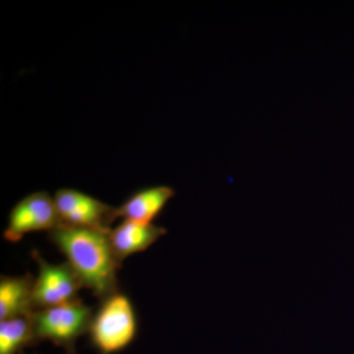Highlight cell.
Returning a JSON list of instances; mask_svg holds the SVG:
<instances>
[{
	"instance_id": "obj_1",
	"label": "cell",
	"mask_w": 354,
	"mask_h": 354,
	"mask_svg": "<svg viewBox=\"0 0 354 354\" xmlns=\"http://www.w3.org/2000/svg\"><path fill=\"white\" fill-rule=\"evenodd\" d=\"M109 234L62 225L48 232L50 241L64 254L83 288L100 300L120 290L118 271L121 263L114 255Z\"/></svg>"
},
{
	"instance_id": "obj_2",
	"label": "cell",
	"mask_w": 354,
	"mask_h": 354,
	"mask_svg": "<svg viewBox=\"0 0 354 354\" xmlns=\"http://www.w3.org/2000/svg\"><path fill=\"white\" fill-rule=\"evenodd\" d=\"M136 312L131 299L118 290L101 300L91 321V341L102 354L120 353L136 337Z\"/></svg>"
},
{
	"instance_id": "obj_3",
	"label": "cell",
	"mask_w": 354,
	"mask_h": 354,
	"mask_svg": "<svg viewBox=\"0 0 354 354\" xmlns=\"http://www.w3.org/2000/svg\"><path fill=\"white\" fill-rule=\"evenodd\" d=\"M93 314V309L80 298L59 306L36 310L32 320L37 339L50 341L64 348L67 354H75L76 342L88 333Z\"/></svg>"
},
{
	"instance_id": "obj_4",
	"label": "cell",
	"mask_w": 354,
	"mask_h": 354,
	"mask_svg": "<svg viewBox=\"0 0 354 354\" xmlns=\"http://www.w3.org/2000/svg\"><path fill=\"white\" fill-rule=\"evenodd\" d=\"M32 257L39 265V274L35 279L32 290L35 311L78 299L79 290L83 286L68 263L50 264L37 250L32 251Z\"/></svg>"
},
{
	"instance_id": "obj_5",
	"label": "cell",
	"mask_w": 354,
	"mask_h": 354,
	"mask_svg": "<svg viewBox=\"0 0 354 354\" xmlns=\"http://www.w3.org/2000/svg\"><path fill=\"white\" fill-rule=\"evenodd\" d=\"M53 199L60 225L111 232V225L115 221L113 207L70 188L57 190Z\"/></svg>"
},
{
	"instance_id": "obj_6",
	"label": "cell",
	"mask_w": 354,
	"mask_h": 354,
	"mask_svg": "<svg viewBox=\"0 0 354 354\" xmlns=\"http://www.w3.org/2000/svg\"><path fill=\"white\" fill-rule=\"evenodd\" d=\"M60 225L55 199L39 191L21 199L9 213L3 237L9 242L20 241L27 234L50 232Z\"/></svg>"
},
{
	"instance_id": "obj_7",
	"label": "cell",
	"mask_w": 354,
	"mask_h": 354,
	"mask_svg": "<svg viewBox=\"0 0 354 354\" xmlns=\"http://www.w3.org/2000/svg\"><path fill=\"white\" fill-rule=\"evenodd\" d=\"M165 234L167 230L155 223L123 221L109 232V237L116 259L122 263L133 254L147 250Z\"/></svg>"
},
{
	"instance_id": "obj_8",
	"label": "cell",
	"mask_w": 354,
	"mask_h": 354,
	"mask_svg": "<svg viewBox=\"0 0 354 354\" xmlns=\"http://www.w3.org/2000/svg\"><path fill=\"white\" fill-rule=\"evenodd\" d=\"M176 196L174 188L167 185L153 186L137 191L121 206L115 208L114 216L140 223H153V221Z\"/></svg>"
},
{
	"instance_id": "obj_9",
	"label": "cell",
	"mask_w": 354,
	"mask_h": 354,
	"mask_svg": "<svg viewBox=\"0 0 354 354\" xmlns=\"http://www.w3.org/2000/svg\"><path fill=\"white\" fill-rule=\"evenodd\" d=\"M31 274L22 277L1 276L0 279V321L31 315L35 312Z\"/></svg>"
},
{
	"instance_id": "obj_10",
	"label": "cell",
	"mask_w": 354,
	"mask_h": 354,
	"mask_svg": "<svg viewBox=\"0 0 354 354\" xmlns=\"http://www.w3.org/2000/svg\"><path fill=\"white\" fill-rule=\"evenodd\" d=\"M32 314L0 321V354H18L38 342Z\"/></svg>"
}]
</instances>
